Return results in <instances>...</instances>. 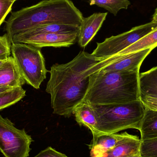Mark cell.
<instances>
[{
  "label": "cell",
  "mask_w": 157,
  "mask_h": 157,
  "mask_svg": "<svg viewBox=\"0 0 157 157\" xmlns=\"http://www.w3.org/2000/svg\"><path fill=\"white\" fill-rule=\"evenodd\" d=\"M91 106L97 121L96 135L92 140L101 135L117 133L126 129L139 130L145 110L140 100L121 104Z\"/></svg>",
  "instance_id": "cell-4"
},
{
  "label": "cell",
  "mask_w": 157,
  "mask_h": 157,
  "mask_svg": "<svg viewBox=\"0 0 157 157\" xmlns=\"http://www.w3.org/2000/svg\"><path fill=\"white\" fill-rule=\"evenodd\" d=\"M33 140L25 129H17L0 115V152L5 157H28Z\"/></svg>",
  "instance_id": "cell-6"
},
{
  "label": "cell",
  "mask_w": 157,
  "mask_h": 157,
  "mask_svg": "<svg viewBox=\"0 0 157 157\" xmlns=\"http://www.w3.org/2000/svg\"><path fill=\"white\" fill-rule=\"evenodd\" d=\"M34 157H68L62 153L58 152L54 148L48 147L44 150L40 151Z\"/></svg>",
  "instance_id": "cell-24"
},
{
  "label": "cell",
  "mask_w": 157,
  "mask_h": 157,
  "mask_svg": "<svg viewBox=\"0 0 157 157\" xmlns=\"http://www.w3.org/2000/svg\"><path fill=\"white\" fill-rule=\"evenodd\" d=\"M140 154L142 157H157V137L141 141Z\"/></svg>",
  "instance_id": "cell-21"
},
{
  "label": "cell",
  "mask_w": 157,
  "mask_h": 157,
  "mask_svg": "<svg viewBox=\"0 0 157 157\" xmlns=\"http://www.w3.org/2000/svg\"><path fill=\"white\" fill-rule=\"evenodd\" d=\"M157 27V24L151 21L137 26L127 32L106 38L97 43V48L91 53L96 58L104 59L116 55L146 36Z\"/></svg>",
  "instance_id": "cell-7"
},
{
  "label": "cell",
  "mask_w": 157,
  "mask_h": 157,
  "mask_svg": "<svg viewBox=\"0 0 157 157\" xmlns=\"http://www.w3.org/2000/svg\"><path fill=\"white\" fill-rule=\"evenodd\" d=\"M157 47V27L149 34L141 38L125 49L117 53L119 56H125L133 52H137L142 50Z\"/></svg>",
  "instance_id": "cell-18"
},
{
  "label": "cell",
  "mask_w": 157,
  "mask_h": 157,
  "mask_svg": "<svg viewBox=\"0 0 157 157\" xmlns=\"http://www.w3.org/2000/svg\"><path fill=\"white\" fill-rule=\"evenodd\" d=\"M139 86L140 101L157 100V66L140 74Z\"/></svg>",
  "instance_id": "cell-13"
},
{
  "label": "cell",
  "mask_w": 157,
  "mask_h": 157,
  "mask_svg": "<svg viewBox=\"0 0 157 157\" xmlns=\"http://www.w3.org/2000/svg\"><path fill=\"white\" fill-rule=\"evenodd\" d=\"M154 49L149 48L120 57L117 60L101 68L99 71L121 72L140 70L144 60Z\"/></svg>",
  "instance_id": "cell-9"
},
{
  "label": "cell",
  "mask_w": 157,
  "mask_h": 157,
  "mask_svg": "<svg viewBox=\"0 0 157 157\" xmlns=\"http://www.w3.org/2000/svg\"><path fill=\"white\" fill-rule=\"evenodd\" d=\"M139 131L141 141L157 138V110L145 108Z\"/></svg>",
  "instance_id": "cell-16"
},
{
  "label": "cell",
  "mask_w": 157,
  "mask_h": 157,
  "mask_svg": "<svg viewBox=\"0 0 157 157\" xmlns=\"http://www.w3.org/2000/svg\"><path fill=\"white\" fill-rule=\"evenodd\" d=\"M90 6L96 5L104 8L114 16L121 9H127L131 5L129 0H87Z\"/></svg>",
  "instance_id": "cell-19"
},
{
  "label": "cell",
  "mask_w": 157,
  "mask_h": 157,
  "mask_svg": "<svg viewBox=\"0 0 157 157\" xmlns=\"http://www.w3.org/2000/svg\"><path fill=\"white\" fill-rule=\"evenodd\" d=\"M25 83L13 57H9L0 68V87L16 88Z\"/></svg>",
  "instance_id": "cell-12"
},
{
  "label": "cell",
  "mask_w": 157,
  "mask_h": 157,
  "mask_svg": "<svg viewBox=\"0 0 157 157\" xmlns=\"http://www.w3.org/2000/svg\"><path fill=\"white\" fill-rule=\"evenodd\" d=\"M139 71H98L91 74L83 102L106 105L139 100Z\"/></svg>",
  "instance_id": "cell-3"
},
{
  "label": "cell",
  "mask_w": 157,
  "mask_h": 157,
  "mask_svg": "<svg viewBox=\"0 0 157 157\" xmlns=\"http://www.w3.org/2000/svg\"><path fill=\"white\" fill-rule=\"evenodd\" d=\"M126 157H142V156H141V155H140V153H139L138 154H136V155H133Z\"/></svg>",
  "instance_id": "cell-28"
},
{
  "label": "cell",
  "mask_w": 157,
  "mask_h": 157,
  "mask_svg": "<svg viewBox=\"0 0 157 157\" xmlns=\"http://www.w3.org/2000/svg\"><path fill=\"white\" fill-rule=\"evenodd\" d=\"M78 33H44L31 36L17 34L13 37L12 42L25 43L40 49L44 47L67 48L75 43L78 39Z\"/></svg>",
  "instance_id": "cell-8"
},
{
  "label": "cell",
  "mask_w": 157,
  "mask_h": 157,
  "mask_svg": "<svg viewBox=\"0 0 157 157\" xmlns=\"http://www.w3.org/2000/svg\"><path fill=\"white\" fill-rule=\"evenodd\" d=\"M83 17L71 0H42L12 13L6 21L5 30L12 43L14 36L34 27L51 24L79 27Z\"/></svg>",
  "instance_id": "cell-2"
},
{
  "label": "cell",
  "mask_w": 157,
  "mask_h": 157,
  "mask_svg": "<svg viewBox=\"0 0 157 157\" xmlns=\"http://www.w3.org/2000/svg\"><path fill=\"white\" fill-rule=\"evenodd\" d=\"M152 21L157 24V8L155 10V13L153 15Z\"/></svg>",
  "instance_id": "cell-27"
},
{
  "label": "cell",
  "mask_w": 157,
  "mask_h": 157,
  "mask_svg": "<svg viewBox=\"0 0 157 157\" xmlns=\"http://www.w3.org/2000/svg\"><path fill=\"white\" fill-rule=\"evenodd\" d=\"M13 88H14L9 87H0V94Z\"/></svg>",
  "instance_id": "cell-26"
},
{
  "label": "cell",
  "mask_w": 157,
  "mask_h": 157,
  "mask_svg": "<svg viewBox=\"0 0 157 157\" xmlns=\"http://www.w3.org/2000/svg\"><path fill=\"white\" fill-rule=\"evenodd\" d=\"M132 135L128 133L111 134L99 136L92 140L89 145L90 157H103L107 152L114 148L118 144Z\"/></svg>",
  "instance_id": "cell-11"
},
{
  "label": "cell",
  "mask_w": 157,
  "mask_h": 157,
  "mask_svg": "<svg viewBox=\"0 0 157 157\" xmlns=\"http://www.w3.org/2000/svg\"><path fill=\"white\" fill-rule=\"evenodd\" d=\"M108 13H94L90 16L83 17L78 31V44L85 48L93 39L106 19Z\"/></svg>",
  "instance_id": "cell-10"
},
{
  "label": "cell",
  "mask_w": 157,
  "mask_h": 157,
  "mask_svg": "<svg viewBox=\"0 0 157 157\" xmlns=\"http://www.w3.org/2000/svg\"><path fill=\"white\" fill-rule=\"evenodd\" d=\"M102 59L81 51L71 61L53 64L46 91L50 95L53 113L70 117L84 101L89 84L85 73L89 68Z\"/></svg>",
  "instance_id": "cell-1"
},
{
  "label": "cell",
  "mask_w": 157,
  "mask_h": 157,
  "mask_svg": "<svg viewBox=\"0 0 157 157\" xmlns=\"http://www.w3.org/2000/svg\"><path fill=\"white\" fill-rule=\"evenodd\" d=\"M141 144V139L132 135L107 152L103 157H126L136 155L140 153Z\"/></svg>",
  "instance_id": "cell-14"
},
{
  "label": "cell",
  "mask_w": 157,
  "mask_h": 157,
  "mask_svg": "<svg viewBox=\"0 0 157 157\" xmlns=\"http://www.w3.org/2000/svg\"><path fill=\"white\" fill-rule=\"evenodd\" d=\"M10 1H12V2H15L17 0H10Z\"/></svg>",
  "instance_id": "cell-30"
},
{
  "label": "cell",
  "mask_w": 157,
  "mask_h": 157,
  "mask_svg": "<svg viewBox=\"0 0 157 157\" xmlns=\"http://www.w3.org/2000/svg\"><path fill=\"white\" fill-rule=\"evenodd\" d=\"M11 44L7 34L0 36V60L6 59L10 57Z\"/></svg>",
  "instance_id": "cell-22"
},
{
  "label": "cell",
  "mask_w": 157,
  "mask_h": 157,
  "mask_svg": "<svg viewBox=\"0 0 157 157\" xmlns=\"http://www.w3.org/2000/svg\"><path fill=\"white\" fill-rule=\"evenodd\" d=\"M75 121L80 126L88 128L92 133L93 137L96 134L97 121L92 106L86 102L78 105L73 112Z\"/></svg>",
  "instance_id": "cell-15"
},
{
  "label": "cell",
  "mask_w": 157,
  "mask_h": 157,
  "mask_svg": "<svg viewBox=\"0 0 157 157\" xmlns=\"http://www.w3.org/2000/svg\"><path fill=\"white\" fill-rule=\"evenodd\" d=\"M11 50L16 65L25 83L39 89L48 72L40 48L25 43L12 42Z\"/></svg>",
  "instance_id": "cell-5"
},
{
  "label": "cell",
  "mask_w": 157,
  "mask_h": 157,
  "mask_svg": "<svg viewBox=\"0 0 157 157\" xmlns=\"http://www.w3.org/2000/svg\"><path fill=\"white\" fill-rule=\"evenodd\" d=\"M26 96L22 86L11 89L0 94V110L15 104Z\"/></svg>",
  "instance_id": "cell-20"
},
{
  "label": "cell",
  "mask_w": 157,
  "mask_h": 157,
  "mask_svg": "<svg viewBox=\"0 0 157 157\" xmlns=\"http://www.w3.org/2000/svg\"><path fill=\"white\" fill-rule=\"evenodd\" d=\"M6 59L0 60V68H1V67H2V65H3V64L5 62V61L6 60Z\"/></svg>",
  "instance_id": "cell-29"
},
{
  "label": "cell",
  "mask_w": 157,
  "mask_h": 157,
  "mask_svg": "<svg viewBox=\"0 0 157 157\" xmlns=\"http://www.w3.org/2000/svg\"><path fill=\"white\" fill-rule=\"evenodd\" d=\"M14 3L10 0H0V26L12 10Z\"/></svg>",
  "instance_id": "cell-23"
},
{
  "label": "cell",
  "mask_w": 157,
  "mask_h": 157,
  "mask_svg": "<svg viewBox=\"0 0 157 157\" xmlns=\"http://www.w3.org/2000/svg\"><path fill=\"white\" fill-rule=\"evenodd\" d=\"M79 27L59 24H51L40 25L34 27L23 33H19L23 36H31L44 33H67L78 32Z\"/></svg>",
  "instance_id": "cell-17"
},
{
  "label": "cell",
  "mask_w": 157,
  "mask_h": 157,
  "mask_svg": "<svg viewBox=\"0 0 157 157\" xmlns=\"http://www.w3.org/2000/svg\"><path fill=\"white\" fill-rule=\"evenodd\" d=\"M142 103L145 108L157 110V100L147 99L142 101Z\"/></svg>",
  "instance_id": "cell-25"
}]
</instances>
